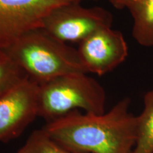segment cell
I'll list each match as a JSON object with an SVG mask.
<instances>
[{
  "mask_svg": "<svg viewBox=\"0 0 153 153\" xmlns=\"http://www.w3.org/2000/svg\"><path fill=\"white\" fill-rule=\"evenodd\" d=\"M133 19V36L137 43L153 46V0H131L127 7Z\"/></svg>",
  "mask_w": 153,
  "mask_h": 153,
  "instance_id": "cell-8",
  "label": "cell"
},
{
  "mask_svg": "<svg viewBox=\"0 0 153 153\" xmlns=\"http://www.w3.org/2000/svg\"><path fill=\"white\" fill-rule=\"evenodd\" d=\"M113 16L102 7H84L66 2L53 9L43 19L42 28L57 39L80 43L99 29L111 27Z\"/></svg>",
  "mask_w": 153,
  "mask_h": 153,
  "instance_id": "cell-4",
  "label": "cell"
},
{
  "mask_svg": "<svg viewBox=\"0 0 153 153\" xmlns=\"http://www.w3.org/2000/svg\"><path fill=\"white\" fill-rule=\"evenodd\" d=\"M28 77L4 49H0V97Z\"/></svg>",
  "mask_w": 153,
  "mask_h": 153,
  "instance_id": "cell-11",
  "label": "cell"
},
{
  "mask_svg": "<svg viewBox=\"0 0 153 153\" xmlns=\"http://www.w3.org/2000/svg\"><path fill=\"white\" fill-rule=\"evenodd\" d=\"M17 153H21V152H20V151H19H19H18V152H17Z\"/></svg>",
  "mask_w": 153,
  "mask_h": 153,
  "instance_id": "cell-14",
  "label": "cell"
},
{
  "mask_svg": "<svg viewBox=\"0 0 153 153\" xmlns=\"http://www.w3.org/2000/svg\"><path fill=\"white\" fill-rule=\"evenodd\" d=\"M38 84L26 77L0 97V142L16 138L38 117Z\"/></svg>",
  "mask_w": 153,
  "mask_h": 153,
  "instance_id": "cell-5",
  "label": "cell"
},
{
  "mask_svg": "<svg viewBox=\"0 0 153 153\" xmlns=\"http://www.w3.org/2000/svg\"><path fill=\"white\" fill-rule=\"evenodd\" d=\"M63 0H0V49H7L30 30L42 28L43 19Z\"/></svg>",
  "mask_w": 153,
  "mask_h": 153,
  "instance_id": "cell-6",
  "label": "cell"
},
{
  "mask_svg": "<svg viewBox=\"0 0 153 153\" xmlns=\"http://www.w3.org/2000/svg\"><path fill=\"white\" fill-rule=\"evenodd\" d=\"M126 97L103 114L73 111L43 129L68 148L85 153H131L137 140V116Z\"/></svg>",
  "mask_w": 153,
  "mask_h": 153,
  "instance_id": "cell-1",
  "label": "cell"
},
{
  "mask_svg": "<svg viewBox=\"0 0 153 153\" xmlns=\"http://www.w3.org/2000/svg\"><path fill=\"white\" fill-rule=\"evenodd\" d=\"M115 8L122 9L127 7L131 0H108Z\"/></svg>",
  "mask_w": 153,
  "mask_h": 153,
  "instance_id": "cell-12",
  "label": "cell"
},
{
  "mask_svg": "<svg viewBox=\"0 0 153 153\" xmlns=\"http://www.w3.org/2000/svg\"><path fill=\"white\" fill-rule=\"evenodd\" d=\"M106 102L104 87L84 72L65 74L38 85V116L47 123L79 109L103 114Z\"/></svg>",
  "mask_w": 153,
  "mask_h": 153,
  "instance_id": "cell-3",
  "label": "cell"
},
{
  "mask_svg": "<svg viewBox=\"0 0 153 153\" xmlns=\"http://www.w3.org/2000/svg\"><path fill=\"white\" fill-rule=\"evenodd\" d=\"M19 151L21 153H85L68 148L55 140L43 128L32 132Z\"/></svg>",
  "mask_w": 153,
  "mask_h": 153,
  "instance_id": "cell-10",
  "label": "cell"
},
{
  "mask_svg": "<svg viewBox=\"0 0 153 153\" xmlns=\"http://www.w3.org/2000/svg\"><path fill=\"white\" fill-rule=\"evenodd\" d=\"M63 1H67V2H76L79 3L82 0H63Z\"/></svg>",
  "mask_w": 153,
  "mask_h": 153,
  "instance_id": "cell-13",
  "label": "cell"
},
{
  "mask_svg": "<svg viewBox=\"0 0 153 153\" xmlns=\"http://www.w3.org/2000/svg\"><path fill=\"white\" fill-rule=\"evenodd\" d=\"M86 73L104 75L122 64L128 48L120 31L106 27L99 29L79 43L77 49Z\"/></svg>",
  "mask_w": 153,
  "mask_h": 153,
  "instance_id": "cell-7",
  "label": "cell"
},
{
  "mask_svg": "<svg viewBox=\"0 0 153 153\" xmlns=\"http://www.w3.org/2000/svg\"><path fill=\"white\" fill-rule=\"evenodd\" d=\"M4 50L38 85L65 74L86 73L77 49L57 39L43 28L27 32Z\"/></svg>",
  "mask_w": 153,
  "mask_h": 153,
  "instance_id": "cell-2",
  "label": "cell"
},
{
  "mask_svg": "<svg viewBox=\"0 0 153 153\" xmlns=\"http://www.w3.org/2000/svg\"><path fill=\"white\" fill-rule=\"evenodd\" d=\"M144 108L137 116V140L131 153H153V90L144 96Z\"/></svg>",
  "mask_w": 153,
  "mask_h": 153,
  "instance_id": "cell-9",
  "label": "cell"
}]
</instances>
